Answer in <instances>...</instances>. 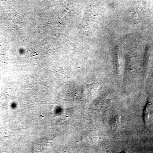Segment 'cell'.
<instances>
[{"label":"cell","instance_id":"obj_3","mask_svg":"<svg viewBox=\"0 0 153 153\" xmlns=\"http://www.w3.org/2000/svg\"><path fill=\"white\" fill-rule=\"evenodd\" d=\"M111 128L115 131H117L120 129L121 126V118L119 116H117L115 117L111 121Z\"/></svg>","mask_w":153,"mask_h":153},{"label":"cell","instance_id":"obj_1","mask_svg":"<svg viewBox=\"0 0 153 153\" xmlns=\"http://www.w3.org/2000/svg\"><path fill=\"white\" fill-rule=\"evenodd\" d=\"M153 117V107L150 100H148L143 112V120L145 125H149L151 123Z\"/></svg>","mask_w":153,"mask_h":153},{"label":"cell","instance_id":"obj_2","mask_svg":"<svg viewBox=\"0 0 153 153\" xmlns=\"http://www.w3.org/2000/svg\"><path fill=\"white\" fill-rule=\"evenodd\" d=\"M85 141L88 144L91 145L95 144L98 142L99 137L95 132L91 131L88 132L85 135Z\"/></svg>","mask_w":153,"mask_h":153}]
</instances>
